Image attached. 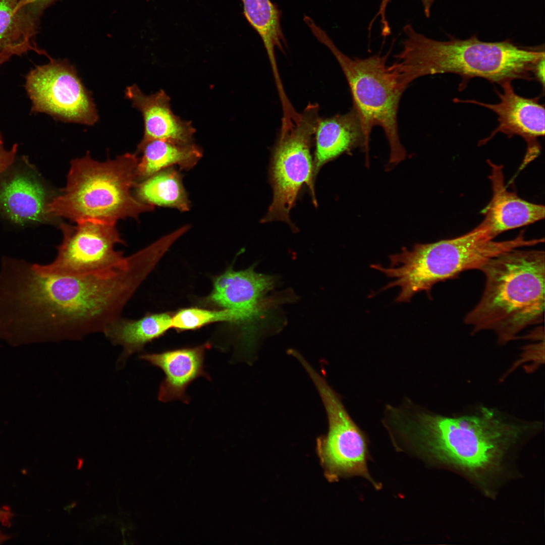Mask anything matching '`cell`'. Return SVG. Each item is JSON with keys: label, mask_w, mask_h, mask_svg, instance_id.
Returning <instances> with one entry per match:
<instances>
[{"label": "cell", "mask_w": 545, "mask_h": 545, "mask_svg": "<svg viewBox=\"0 0 545 545\" xmlns=\"http://www.w3.org/2000/svg\"><path fill=\"white\" fill-rule=\"evenodd\" d=\"M13 514L8 508H0V525H8L10 524ZM8 536L0 530V543L8 540Z\"/></svg>", "instance_id": "obj_27"}, {"label": "cell", "mask_w": 545, "mask_h": 545, "mask_svg": "<svg viewBox=\"0 0 545 545\" xmlns=\"http://www.w3.org/2000/svg\"><path fill=\"white\" fill-rule=\"evenodd\" d=\"M244 15L260 36L266 49L273 73L278 72L275 48L283 49L284 37L281 13L270 0H241Z\"/></svg>", "instance_id": "obj_23"}, {"label": "cell", "mask_w": 545, "mask_h": 545, "mask_svg": "<svg viewBox=\"0 0 545 545\" xmlns=\"http://www.w3.org/2000/svg\"><path fill=\"white\" fill-rule=\"evenodd\" d=\"M209 344L184 348L158 353L142 354L140 358L160 368L165 377L159 386L157 399L162 402L179 400L188 404L190 398L186 389L195 379H210L204 367V359Z\"/></svg>", "instance_id": "obj_14"}, {"label": "cell", "mask_w": 545, "mask_h": 545, "mask_svg": "<svg viewBox=\"0 0 545 545\" xmlns=\"http://www.w3.org/2000/svg\"><path fill=\"white\" fill-rule=\"evenodd\" d=\"M137 151L142 153L136 169L137 183L175 166L180 170H190L203 155L202 149L194 143L178 144L158 139L139 143Z\"/></svg>", "instance_id": "obj_19"}, {"label": "cell", "mask_w": 545, "mask_h": 545, "mask_svg": "<svg viewBox=\"0 0 545 545\" xmlns=\"http://www.w3.org/2000/svg\"><path fill=\"white\" fill-rule=\"evenodd\" d=\"M56 0H18V5L35 19L39 18L44 10Z\"/></svg>", "instance_id": "obj_25"}, {"label": "cell", "mask_w": 545, "mask_h": 545, "mask_svg": "<svg viewBox=\"0 0 545 545\" xmlns=\"http://www.w3.org/2000/svg\"><path fill=\"white\" fill-rule=\"evenodd\" d=\"M309 28L338 62L348 84L353 107L359 116L367 142L372 128L380 127L389 144L390 165L395 166L404 160L406 151L400 140L397 115L405 89L396 74L387 65L389 52L365 59L351 58L339 49L326 33L314 22L310 23Z\"/></svg>", "instance_id": "obj_7"}, {"label": "cell", "mask_w": 545, "mask_h": 545, "mask_svg": "<svg viewBox=\"0 0 545 545\" xmlns=\"http://www.w3.org/2000/svg\"><path fill=\"white\" fill-rule=\"evenodd\" d=\"M275 284L274 277L256 272L254 266L239 271L230 268L214 279L208 300L240 313L247 329V326L263 316L272 303L267 295Z\"/></svg>", "instance_id": "obj_13"}, {"label": "cell", "mask_w": 545, "mask_h": 545, "mask_svg": "<svg viewBox=\"0 0 545 545\" xmlns=\"http://www.w3.org/2000/svg\"><path fill=\"white\" fill-rule=\"evenodd\" d=\"M25 87L33 113L87 125L98 121L90 93L67 61L51 59L46 64L36 66L27 74Z\"/></svg>", "instance_id": "obj_11"}, {"label": "cell", "mask_w": 545, "mask_h": 545, "mask_svg": "<svg viewBox=\"0 0 545 545\" xmlns=\"http://www.w3.org/2000/svg\"><path fill=\"white\" fill-rule=\"evenodd\" d=\"M39 22L19 7L18 0H0V53L34 51L50 59L35 42Z\"/></svg>", "instance_id": "obj_20"}, {"label": "cell", "mask_w": 545, "mask_h": 545, "mask_svg": "<svg viewBox=\"0 0 545 545\" xmlns=\"http://www.w3.org/2000/svg\"><path fill=\"white\" fill-rule=\"evenodd\" d=\"M490 169L489 179L492 187V199L484 210L481 223L494 239L507 231L527 226L544 217V206L527 201L505 184L503 166L488 161Z\"/></svg>", "instance_id": "obj_15"}, {"label": "cell", "mask_w": 545, "mask_h": 545, "mask_svg": "<svg viewBox=\"0 0 545 545\" xmlns=\"http://www.w3.org/2000/svg\"><path fill=\"white\" fill-rule=\"evenodd\" d=\"M403 32L402 49L390 66L406 89L418 78L444 73L462 77L460 91L473 77L500 85L516 79L534 80V70L544 59L543 49L522 48L509 40L484 42L473 36L439 41L418 33L410 24Z\"/></svg>", "instance_id": "obj_3"}, {"label": "cell", "mask_w": 545, "mask_h": 545, "mask_svg": "<svg viewBox=\"0 0 545 545\" xmlns=\"http://www.w3.org/2000/svg\"><path fill=\"white\" fill-rule=\"evenodd\" d=\"M485 277L478 303L465 316L474 333L494 332L501 344L542 323L544 312V251L521 248L503 252L480 267Z\"/></svg>", "instance_id": "obj_4"}, {"label": "cell", "mask_w": 545, "mask_h": 545, "mask_svg": "<svg viewBox=\"0 0 545 545\" xmlns=\"http://www.w3.org/2000/svg\"><path fill=\"white\" fill-rule=\"evenodd\" d=\"M4 63H5V59L3 57L0 56V66Z\"/></svg>", "instance_id": "obj_29"}, {"label": "cell", "mask_w": 545, "mask_h": 545, "mask_svg": "<svg viewBox=\"0 0 545 545\" xmlns=\"http://www.w3.org/2000/svg\"><path fill=\"white\" fill-rule=\"evenodd\" d=\"M137 153H126L100 162L90 155L71 161L67 184L61 193L50 199L46 213L50 217L68 219L76 223L94 221L115 225L121 219H138L154 207L133 196L137 183Z\"/></svg>", "instance_id": "obj_5"}, {"label": "cell", "mask_w": 545, "mask_h": 545, "mask_svg": "<svg viewBox=\"0 0 545 545\" xmlns=\"http://www.w3.org/2000/svg\"><path fill=\"white\" fill-rule=\"evenodd\" d=\"M540 424L510 421L485 407L449 417L411 405L394 407L388 420L397 448L459 472L488 496L513 476L518 448Z\"/></svg>", "instance_id": "obj_2"}, {"label": "cell", "mask_w": 545, "mask_h": 545, "mask_svg": "<svg viewBox=\"0 0 545 545\" xmlns=\"http://www.w3.org/2000/svg\"><path fill=\"white\" fill-rule=\"evenodd\" d=\"M182 179V175L174 167L162 170L136 184V198L153 207L188 211L190 209L191 202Z\"/></svg>", "instance_id": "obj_22"}, {"label": "cell", "mask_w": 545, "mask_h": 545, "mask_svg": "<svg viewBox=\"0 0 545 545\" xmlns=\"http://www.w3.org/2000/svg\"><path fill=\"white\" fill-rule=\"evenodd\" d=\"M304 368L312 379L325 409L329 431L318 441L319 455L331 480L341 477L361 476L376 489L380 484L372 479L367 467L368 440L350 417L339 396L309 364Z\"/></svg>", "instance_id": "obj_9"}, {"label": "cell", "mask_w": 545, "mask_h": 545, "mask_svg": "<svg viewBox=\"0 0 545 545\" xmlns=\"http://www.w3.org/2000/svg\"><path fill=\"white\" fill-rule=\"evenodd\" d=\"M319 118L318 105L309 103L291 127L280 129L269 167L272 199L261 223L281 221L295 231L290 214L304 186L317 206L311 148Z\"/></svg>", "instance_id": "obj_8"}, {"label": "cell", "mask_w": 545, "mask_h": 545, "mask_svg": "<svg viewBox=\"0 0 545 545\" xmlns=\"http://www.w3.org/2000/svg\"><path fill=\"white\" fill-rule=\"evenodd\" d=\"M75 226L62 223V243L56 259L48 264L33 263L38 271L47 274L81 277L115 268L126 260L123 252L116 251L117 244H124L115 225L84 221Z\"/></svg>", "instance_id": "obj_10"}, {"label": "cell", "mask_w": 545, "mask_h": 545, "mask_svg": "<svg viewBox=\"0 0 545 545\" xmlns=\"http://www.w3.org/2000/svg\"><path fill=\"white\" fill-rule=\"evenodd\" d=\"M18 145L14 144L10 150L6 149L0 133V173L7 170L13 163L17 151Z\"/></svg>", "instance_id": "obj_26"}, {"label": "cell", "mask_w": 545, "mask_h": 545, "mask_svg": "<svg viewBox=\"0 0 545 545\" xmlns=\"http://www.w3.org/2000/svg\"><path fill=\"white\" fill-rule=\"evenodd\" d=\"M148 246L112 269L81 277L44 274L24 259L7 272L0 291V314L23 343L80 339L104 331L158 261Z\"/></svg>", "instance_id": "obj_1"}, {"label": "cell", "mask_w": 545, "mask_h": 545, "mask_svg": "<svg viewBox=\"0 0 545 545\" xmlns=\"http://www.w3.org/2000/svg\"><path fill=\"white\" fill-rule=\"evenodd\" d=\"M125 95L143 118L144 135L140 143L155 139L178 144L194 143L195 128L190 122L174 114L170 98L163 90L147 95L134 84L127 87Z\"/></svg>", "instance_id": "obj_16"}, {"label": "cell", "mask_w": 545, "mask_h": 545, "mask_svg": "<svg viewBox=\"0 0 545 545\" xmlns=\"http://www.w3.org/2000/svg\"><path fill=\"white\" fill-rule=\"evenodd\" d=\"M422 6L427 7L430 6L433 2V0H420ZM391 0H380L379 8L382 10H386Z\"/></svg>", "instance_id": "obj_28"}, {"label": "cell", "mask_w": 545, "mask_h": 545, "mask_svg": "<svg viewBox=\"0 0 545 545\" xmlns=\"http://www.w3.org/2000/svg\"><path fill=\"white\" fill-rule=\"evenodd\" d=\"M314 142L313 168L315 179L326 164L358 146L364 148L368 158L369 143L366 139L359 116L353 106L345 114L319 118Z\"/></svg>", "instance_id": "obj_17"}, {"label": "cell", "mask_w": 545, "mask_h": 545, "mask_svg": "<svg viewBox=\"0 0 545 545\" xmlns=\"http://www.w3.org/2000/svg\"><path fill=\"white\" fill-rule=\"evenodd\" d=\"M48 200L46 190L33 175L16 173L0 182V210L17 224L44 222Z\"/></svg>", "instance_id": "obj_18"}, {"label": "cell", "mask_w": 545, "mask_h": 545, "mask_svg": "<svg viewBox=\"0 0 545 545\" xmlns=\"http://www.w3.org/2000/svg\"><path fill=\"white\" fill-rule=\"evenodd\" d=\"M226 321L246 326L242 315L237 311L223 308L211 310L198 308L182 309L172 317V328L180 331L194 330L206 324Z\"/></svg>", "instance_id": "obj_24"}, {"label": "cell", "mask_w": 545, "mask_h": 545, "mask_svg": "<svg viewBox=\"0 0 545 545\" xmlns=\"http://www.w3.org/2000/svg\"><path fill=\"white\" fill-rule=\"evenodd\" d=\"M501 85L503 92L496 91L500 99L497 104L458 98L454 99L453 101L479 105L495 112L498 117L499 125L488 137L480 141V144H484L499 132L507 135L509 138L518 135L527 144L522 164L524 167L540 153L541 146L538 139L544 135V106L539 103V97L528 98L518 95L510 81Z\"/></svg>", "instance_id": "obj_12"}, {"label": "cell", "mask_w": 545, "mask_h": 545, "mask_svg": "<svg viewBox=\"0 0 545 545\" xmlns=\"http://www.w3.org/2000/svg\"><path fill=\"white\" fill-rule=\"evenodd\" d=\"M516 239L495 241L480 224L470 232L452 239L427 244H415L411 249L389 256L391 264L371 267L395 279L383 289L399 286L397 302H409L416 293H429L434 285L470 269H479L488 259L517 246Z\"/></svg>", "instance_id": "obj_6"}, {"label": "cell", "mask_w": 545, "mask_h": 545, "mask_svg": "<svg viewBox=\"0 0 545 545\" xmlns=\"http://www.w3.org/2000/svg\"><path fill=\"white\" fill-rule=\"evenodd\" d=\"M172 317L166 313L148 314L137 320L119 318L107 326L103 333L113 344L123 347L120 360L125 361L172 328Z\"/></svg>", "instance_id": "obj_21"}]
</instances>
